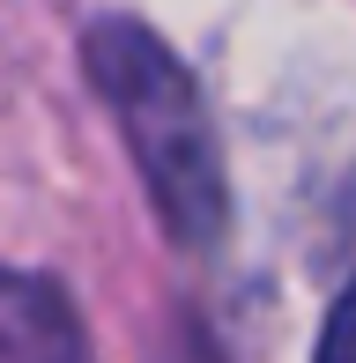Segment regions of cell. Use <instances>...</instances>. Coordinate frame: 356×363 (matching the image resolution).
<instances>
[{
	"instance_id": "cell-1",
	"label": "cell",
	"mask_w": 356,
	"mask_h": 363,
	"mask_svg": "<svg viewBox=\"0 0 356 363\" xmlns=\"http://www.w3.org/2000/svg\"><path fill=\"white\" fill-rule=\"evenodd\" d=\"M82 60H89V82L104 96V111L119 119L126 156H134L171 245L208 252L223 238V223H230V171H223L216 119H208L193 74L178 67V52L149 23H126V15L89 23Z\"/></svg>"
},
{
	"instance_id": "cell-2",
	"label": "cell",
	"mask_w": 356,
	"mask_h": 363,
	"mask_svg": "<svg viewBox=\"0 0 356 363\" xmlns=\"http://www.w3.org/2000/svg\"><path fill=\"white\" fill-rule=\"evenodd\" d=\"M0 363H82L74 304L45 274L0 267Z\"/></svg>"
},
{
	"instance_id": "cell-3",
	"label": "cell",
	"mask_w": 356,
	"mask_h": 363,
	"mask_svg": "<svg viewBox=\"0 0 356 363\" xmlns=\"http://www.w3.org/2000/svg\"><path fill=\"white\" fill-rule=\"evenodd\" d=\"M319 363H356V289L327 311V326H319Z\"/></svg>"
}]
</instances>
